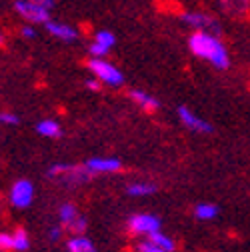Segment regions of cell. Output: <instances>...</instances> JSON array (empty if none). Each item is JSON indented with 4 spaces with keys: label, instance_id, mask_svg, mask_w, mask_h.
I'll list each match as a JSON object with an SVG mask.
<instances>
[{
    "label": "cell",
    "instance_id": "cell-27",
    "mask_svg": "<svg viewBox=\"0 0 250 252\" xmlns=\"http://www.w3.org/2000/svg\"><path fill=\"white\" fill-rule=\"evenodd\" d=\"M62 230H64V226H52L50 230H48V236H50V240H58L60 236H62Z\"/></svg>",
    "mask_w": 250,
    "mask_h": 252
},
{
    "label": "cell",
    "instance_id": "cell-19",
    "mask_svg": "<svg viewBox=\"0 0 250 252\" xmlns=\"http://www.w3.org/2000/svg\"><path fill=\"white\" fill-rule=\"evenodd\" d=\"M12 242H14V250L18 252H26L30 248V238H28V232L18 228L12 232Z\"/></svg>",
    "mask_w": 250,
    "mask_h": 252
},
{
    "label": "cell",
    "instance_id": "cell-7",
    "mask_svg": "<svg viewBox=\"0 0 250 252\" xmlns=\"http://www.w3.org/2000/svg\"><path fill=\"white\" fill-rule=\"evenodd\" d=\"M34 200V184L30 180H16L10 188V202L16 208H28Z\"/></svg>",
    "mask_w": 250,
    "mask_h": 252
},
{
    "label": "cell",
    "instance_id": "cell-28",
    "mask_svg": "<svg viewBox=\"0 0 250 252\" xmlns=\"http://www.w3.org/2000/svg\"><path fill=\"white\" fill-rule=\"evenodd\" d=\"M20 34H22L24 38H28V40L36 36V32H34V28H32V26H22V30H20Z\"/></svg>",
    "mask_w": 250,
    "mask_h": 252
},
{
    "label": "cell",
    "instance_id": "cell-13",
    "mask_svg": "<svg viewBox=\"0 0 250 252\" xmlns=\"http://www.w3.org/2000/svg\"><path fill=\"white\" fill-rule=\"evenodd\" d=\"M66 250L68 252H98L94 242H92L88 236H72L66 242Z\"/></svg>",
    "mask_w": 250,
    "mask_h": 252
},
{
    "label": "cell",
    "instance_id": "cell-10",
    "mask_svg": "<svg viewBox=\"0 0 250 252\" xmlns=\"http://www.w3.org/2000/svg\"><path fill=\"white\" fill-rule=\"evenodd\" d=\"M46 26V30L52 34V36H56L58 40H62V42H76L78 40V30L74 28V26H70V24H64V22H46L44 24Z\"/></svg>",
    "mask_w": 250,
    "mask_h": 252
},
{
    "label": "cell",
    "instance_id": "cell-30",
    "mask_svg": "<svg viewBox=\"0 0 250 252\" xmlns=\"http://www.w3.org/2000/svg\"><path fill=\"white\" fill-rule=\"evenodd\" d=\"M2 44H4V34L0 32V46H2Z\"/></svg>",
    "mask_w": 250,
    "mask_h": 252
},
{
    "label": "cell",
    "instance_id": "cell-15",
    "mask_svg": "<svg viewBox=\"0 0 250 252\" xmlns=\"http://www.w3.org/2000/svg\"><path fill=\"white\" fill-rule=\"evenodd\" d=\"M80 216V212L76 210V206L74 204H70V202H64V204H62L60 208H58V220H60V224L62 226H70L72 222H74V220Z\"/></svg>",
    "mask_w": 250,
    "mask_h": 252
},
{
    "label": "cell",
    "instance_id": "cell-11",
    "mask_svg": "<svg viewBox=\"0 0 250 252\" xmlns=\"http://www.w3.org/2000/svg\"><path fill=\"white\" fill-rule=\"evenodd\" d=\"M220 10L232 18H244L250 12V0H216Z\"/></svg>",
    "mask_w": 250,
    "mask_h": 252
},
{
    "label": "cell",
    "instance_id": "cell-29",
    "mask_svg": "<svg viewBox=\"0 0 250 252\" xmlns=\"http://www.w3.org/2000/svg\"><path fill=\"white\" fill-rule=\"evenodd\" d=\"M28 2L38 4V6H42V8H48V10L54 6V0H28Z\"/></svg>",
    "mask_w": 250,
    "mask_h": 252
},
{
    "label": "cell",
    "instance_id": "cell-26",
    "mask_svg": "<svg viewBox=\"0 0 250 252\" xmlns=\"http://www.w3.org/2000/svg\"><path fill=\"white\" fill-rule=\"evenodd\" d=\"M86 88H88V90H92V92H98V90L102 88V82H100L98 78L92 76V78H88V80H86Z\"/></svg>",
    "mask_w": 250,
    "mask_h": 252
},
{
    "label": "cell",
    "instance_id": "cell-1",
    "mask_svg": "<svg viewBox=\"0 0 250 252\" xmlns=\"http://www.w3.org/2000/svg\"><path fill=\"white\" fill-rule=\"evenodd\" d=\"M188 48L194 56L204 58L206 62L218 70H226L230 66V56L226 46L222 44L220 36L210 32H192L188 38Z\"/></svg>",
    "mask_w": 250,
    "mask_h": 252
},
{
    "label": "cell",
    "instance_id": "cell-25",
    "mask_svg": "<svg viewBox=\"0 0 250 252\" xmlns=\"http://www.w3.org/2000/svg\"><path fill=\"white\" fill-rule=\"evenodd\" d=\"M138 252H166V250L158 248L156 244H152L150 240H144V242H140V244H138Z\"/></svg>",
    "mask_w": 250,
    "mask_h": 252
},
{
    "label": "cell",
    "instance_id": "cell-4",
    "mask_svg": "<svg viewBox=\"0 0 250 252\" xmlns=\"http://www.w3.org/2000/svg\"><path fill=\"white\" fill-rule=\"evenodd\" d=\"M180 20L188 26L194 28V32H210V34H220V22H218L214 16L206 14V12H196V10H188L182 12Z\"/></svg>",
    "mask_w": 250,
    "mask_h": 252
},
{
    "label": "cell",
    "instance_id": "cell-22",
    "mask_svg": "<svg viewBox=\"0 0 250 252\" xmlns=\"http://www.w3.org/2000/svg\"><path fill=\"white\" fill-rule=\"evenodd\" d=\"M0 250H14V242H12V234L8 232H0Z\"/></svg>",
    "mask_w": 250,
    "mask_h": 252
},
{
    "label": "cell",
    "instance_id": "cell-5",
    "mask_svg": "<svg viewBox=\"0 0 250 252\" xmlns=\"http://www.w3.org/2000/svg\"><path fill=\"white\" fill-rule=\"evenodd\" d=\"M162 226L160 218L154 216V214H146V212H140V214H134L128 218V228L132 234H142V236H150L154 232H158Z\"/></svg>",
    "mask_w": 250,
    "mask_h": 252
},
{
    "label": "cell",
    "instance_id": "cell-6",
    "mask_svg": "<svg viewBox=\"0 0 250 252\" xmlns=\"http://www.w3.org/2000/svg\"><path fill=\"white\" fill-rule=\"evenodd\" d=\"M14 10L22 18H26L28 22H32V24H46V22H50V10L48 8H42L38 4L28 2V0H16V2H14Z\"/></svg>",
    "mask_w": 250,
    "mask_h": 252
},
{
    "label": "cell",
    "instance_id": "cell-9",
    "mask_svg": "<svg viewBox=\"0 0 250 252\" xmlns=\"http://www.w3.org/2000/svg\"><path fill=\"white\" fill-rule=\"evenodd\" d=\"M178 118L180 122L186 126L188 130H194V132H200V134H210L212 132V124H208L206 120H202L200 116H196L190 108L186 106H178Z\"/></svg>",
    "mask_w": 250,
    "mask_h": 252
},
{
    "label": "cell",
    "instance_id": "cell-20",
    "mask_svg": "<svg viewBox=\"0 0 250 252\" xmlns=\"http://www.w3.org/2000/svg\"><path fill=\"white\" fill-rule=\"evenodd\" d=\"M86 226H88V222H86V218L80 214L76 220H74V222L70 224V226H66L64 230L66 232H70L72 236H84L86 234Z\"/></svg>",
    "mask_w": 250,
    "mask_h": 252
},
{
    "label": "cell",
    "instance_id": "cell-18",
    "mask_svg": "<svg viewBox=\"0 0 250 252\" xmlns=\"http://www.w3.org/2000/svg\"><path fill=\"white\" fill-rule=\"evenodd\" d=\"M218 212L220 210H218V206L212 204V202H202V204H198L194 208V216L198 220H214L218 216Z\"/></svg>",
    "mask_w": 250,
    "mask_h": 252
},
{
    "label": "cell",
    "instance_id": "cell-21",
    "mask_svg": "<svg viewBox=\"0 0 250 252\" xmlns=\"http://www.w3.org/2000/svg\"><path fill=\"white\" fill-rule=\"evenodd\" d=\"M94 42H98V44H102L110 50L116 44V36L110 32V30H98V32L94 34Z\"/></svg>",
    "mask_w": 250,
    "mask_h": 252
},
{
    "label": "cell",
    "instance_id": "cell-23",
    "mask_svg": "<svg viewBox=\"0 0 250 252\" xmlns=\"http://www.w3.org/2000/svg\"><path fill=\"white\" fill-rule=\"evenodd\" d=\"M20 122L18 114L14 112H0V124H8V126H16Z\"/></svg>",
    "mask_w": 250,
    "mask_h": 252
},
{
    "label": "cell",
    "instance_id": "cell-17",
    "mask_svg": "<svg viewBox=\"0 0 250 252\" xmlns=\"http://www.w3.org/2000/svg\"><path fill=\"white\" fill-rule=\"evenodd\" d=\"M148 240H150L152 244H156L158 248L166 250V252H174V250H176V242H174L170 236H166L162 230H158V232L150 234V236H148Z\"/></svg>",
    "mask_w": 250,
    "mask_h": 252
},
{
    "label": "cell",
    "instance_id": "cell-2",
    "mask_svg": "<svg viewBox=\"0 0 250 252\" xmlns=\"http://www.w3.org/2000/svg\"><path fill=\"white\" fill-rule=\"evenodd\" d=\"M48 176L56 178L64 186H80L84 184L92 174L84 164H68V162H58L48 168Z\"/></svg>",
    "mask_w": 250,
    "mask_h": 252
},
{
    "label": "cell",
    "instance_id": "cell-12",
    "mask_svg": "<svg viewBox=\"0 0 250 252\" xmlns=\"http://www.w3.org/2000/svg\"><path fill=\"white\" fill-rule=\"evenodd\" d=\"M130 98H132L140 108H144V110H148V112H154V110L160 108L158 98H154L152 94H148V92H144V90H130Z\"/></svg>",
    "mask_w": 250,
    "mask_h": 252
},
{
    "label": "cell",
    "instance_id": "cell-16",
    "mask_svg": "<svg viewBox=\"0 0 250 252\" xmlns=\"http://www.w3.org/2000/svg\"><path fill=\"white\" fill-rule=\"evenodd\" d=\"M126 192L128 196H134V198H140V196H150L156 192V186L150 184V182H132L126 186Z\"/></svg>",
    "mask_w": 250,
    "mask_h": 252
},
{
    "label": "cell",
    "instance_id": "cell-24",
    "mask_svg": "<svg viewBox=\"0 0 250 252\" xmlns=\"http://www.w3.org/2000/svg\"><path fill=\"white\" fill-rule=\"evenodd\" d=\"M90 54H92V58H104L108 54V48L98 44V42H92L90 44Z\"/></svg>",
    "mask_w": 250,
    "mask_h": 252
},
{
    "label": "cell",
    "instance_id": "cell-3",
    "mask_svg": "<svg viewBox=\"0 0 250 252\" xmlns=\"http://www.w3.org/2000/svg\"><path fill=\"white\" fill-rule=\"evenodd\" d=\"M88 70L92 72V76L98 78L102 84L112 86V88L122 86V82H124L122 72L116 66H112L110 62L104 60V58H92V60H88Z\"/></svg>",
    "mask_w": 250,
    "mask_h": 252
},
{
    "label": "cell",
    "instance_id": "cell-14",
    "mask_svg": "<svg viewBox=\"0 0 250 252\" xmlns=\"http://www.w3.org/2000/svg\"><path fill=\"white\" fill-rule=\"evenodd\" d=\"M36 132L44 138H60L62 136V128H60V124L56 120H40L36 124Z\"/></svg>",
    "mask_w": 250,
    "mask_h": 252
},
{
    "label": "cell",
    "instance_id": "cell-8",
    "mask_svg": "<svg viewBox=\"0 0 250 252\" xmlns=\"http://www.w3.org/2000/svg\"><path fill=\"white\" fill-rule=\"evenodd\" d=\"M84 166L88 168V172L94 174H112L118 172L122 168V162L118 158H112V156H94V158H88L84 162Z\"/></svg>",
    "mask_w": 250,
    "mask_h": 252
}]
</instances>
